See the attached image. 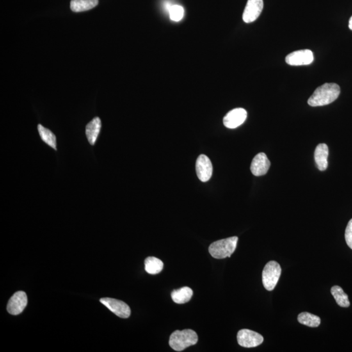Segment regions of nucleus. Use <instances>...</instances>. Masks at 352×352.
<instances>
[{"mask_svg": "<svg viewBox=\"0 0 352 352\" xmlns=\"http://www.w3.org/2000/svg\"><path fill=\"white\" fill-rule=\"evenodd\" d=\"M340 86L335 83H326L315 90L308 100V104L311 107H322L330 104L339 97Z\"/></svg>", "mask_w": 352, "mask_h": 352, "instance_id": "f257e3e1", "label": "nucleus"}, {"mask_svg": "<svg viewBox=\"0 0 352 352\" xmlns=\"http://www.w3.org/2000/svg\"><path fill=\"white\" fill-rule=\"evenodd\" d=\"M345 239L349 248L352 249V219L349 221L345 231Z\"/></svg>", "mask_w": 352, "mask_h": 352, "instance_id": "4be33fe9", "label": "nucleus"}, {"mask_svg": "<svg viewBox=\"0 0 352 352\" xmlns=\"http://www.w3.org/2000/svg\"><path fill=\"white\" fill-rule=\"evenodd\" d=\"M193 295V290L189 287H185L179 290H174L171 294L173 302L184 304L189 302Z\"/></svg>", "mask_w": 352, "mask_h": 352, "instance_id": "2eb2a0df", "label": "nucleus"}, {"mask_svg": "<svg viewBox=\"0 0 352 352\" xmlns=\"http://www.w3.org/2000/svg\"><path fill=\"white\" fill-rule=\"evenodd\" d=\"M27 304V298L26 293L22 291L17 292L9 299L7 310L9 314L18 315L23 312Z\"/></svg>", "mask_w": 352, "mask_h": 352, "instance_id": "9d476101", "label": "nucleus"}, {"mask_svg": "<svg viewBox=\"0 0 352 352\" xmlns=\"http://www.w3.org/2000/svg\"><path fill=\"white\" fill-rule=\"evenodd\" d=\"M237 339L240 346L244 348H254L259 346L264 342V338L261 335L247 329L239 331Z\"/></svg>", "mask_w": 352, "mask_h": 352, "instance_id": "39448f33", "label": "nucleus"}, {"mask_svg": "<svg viewBox=\"0 0 352 352\" xmlns=\"http://www.w3.org/2000/svg\"><path fill=\"white\" fill-rule=\"evenodd\" d=\"M38 129L41 140L50 147H51L52 149L57 151L56 137L53 132L41 124L38 125Z\"/></svg>", "mask_w": 352, "mask_h": 352, "instance_id": "f3484780", "label": "nucleus"}, {"mask_svg": "<svg viewBox=\"0 0 352 352\" xmlns=\"http://www.w3.org/2000/svg\"><path fill=\"white\" fill-rule=\"evenodd\" d=\"M238 237L236 236L219 240L210 244L209 252L216 259L230 257L236 249Z\"/></svg>", "mask_w": 352, "mask_h": 352, "instance_id": "7ed1b4c3", "label": "nucleus"}, {"mask_svg": "<svg viewBox=\"0 0 352 352\" xmlns=\"http://www.w3.org/2000/svg\"><path fill=\"white\" fill-rule=\"evenodd\" d=\"M264 8L263 0H248L243 14V20L245 23H251L257 19Z\"/></svg>", "mask_w": 352, "mask_h": 352, "instance_id": "9b49d317", "label": "nucleus"}, {"mask_svg": "<svg viewBox=\"0 0 352 352\" xmlns=\"http://www.w3.org/2000/svg\"><path fill=\"white\" fill-rule=\"evenodd\" d=\"M196 170L198 179L206 182L212 178L213 166L211 161L205 155H200L196 160Z\"/></svg>", "mask_w": 352, "mask_h": 352, "instance_id": "1a4fd4ad", "label": "nucleus"}, {"mask_svg": "<svg viewBox=\"0 0 352 352\" xmlns=\"http://www.w3.org/2000/svg\"><path fill=\"white\" fill-rule=\"evenodd\" d=\"M329 148L326 144H320L315 150L314 159L318 168L321 171L326 170L328 166Z\"/></svg>", "mask_w": 352, "mask_h": 352, "instance_id": "ddd939ff", "label": "nucleus"}, {"mask_svg": "<svg viewBox=\"0 0 352 352\" xmlns=\"http://www.w3.org/2000/svg\"><path fill=\"white\" fill-rule=\"evenodd\" d=\"M101 121L100 118L96 117L93 119L86 127V135L89 143L91 146H94L99 136L101 130Z\"/></svg>", "mask_w": 352, "mask_h": 352, "instance_id": "4468645a", "label": "nucleus"}, {"mask_svg": "<svg viewBox=\"0 0 352 352\" xmlns=\"http://www.w3.org/2000/svg\"><path fill=\"white\" fill-rule=\"evenodd\" d=\"M298 321L299 323L303 325L310 327V328H317L321 323L320 317L309 312H301L298 315Z\"/></svg>", "mask_w": 352, "mask_h": 352, "instance_id": "aec40b11", "label": "nucleus"}, {"mask_svg": "<svg viewBox=\"0 0 352 352\" xmlns=\"http://www.w3.org/2000/svg\"><path fill=\"white\" fill-rule=\"evenodd\" d=\"M331 293L340 307L344 308L349 307L350 303H349L348 295L345 293L341 287L339 286H334L331 288Z\"/></svg>", "mask_w": 352, "mask_h": 352, "instance_id": "a211bd4d", "label": "nucleus"}, {"mask_svg": "<svg viewBox=\"0 0 352 352\" xmlns=\"http://www.w3.org/2000/svg\"><path fill=\"white\" fill-rule=\"evenodd\" d=\"M281 275V267L275 261H270L265 266L262 272V283L265 289L272 291L275 289Z\"/></svg>", "mask_w": 352, "mask_h": 352, "instance_id": "20e7f679", "label": "nucleus"}, {"mask_svg": "<svg viewBox=\"0 0 352 352\" xmlns=\"http://www.w3.org/2000/svg\"><path fill=\"white\" fill-rule=\"evenodd\" d=\"M164 267L163 262L159 258L150 257L145 260V269L151 275L161 273Z\"/></svg>", "mask_w": 352, "mask_h": 352, "instance_id": "6ab92c4d", "label": "nucleus"}, {"mask_svg": "<svg viewBox=\"0 0 352 352\" xmlns=\"http://www.w3.org/2000/svg\"><path fill=\"white\" fill-rule=\"evenodd\" d=\"M198 337L192 330H176L170 335L169 345L173 350L182 351L198 342Z\"/></svg>", "mask_w": 352, "mask_h": 352, "instance_id": "f03ea898", "label": "nucleus"}, {"mask_svg": "<svg viewBox=\"0 0 352 352\" xmlns=\"http://www.w3.org/2000/svg\"><path fill=\"white\" fill-rule=\"evenodd\" d=\"M313 61L314 55L311 50L308 49L292 52L286 57V62L290 65H307L312 63Z\"/></svg>", "mask_w": 352, "mask_h": 352, "instance_id": "0eeeda50", "label": "nucleus"}, {"mask_svg": "<svg viewBox=\"0 0 352 352\" xmlns=\"http://www.w3.org/2000/svg\"><path fill=\"white\" fill-rule=\"evenodd\" d=\"M349 28L351 30H352V17L349 20Z\"/></svg>", "mask_w": 352, "mask_h": 352, "instance_id": "5701e85b", "label": "nucleus"}, {"mask_svg": "<svg viewBox=\"0 0 352 352\" xmlns=\"http://www.w3.org/2000/svg\"><path fill=\"white\" fill-rule=\"evenodd\" d=\"M169 12H170V19L173 21L179 22L184 17V9L182 6H178V5L171 6L169 9Z\"/></svg>", "mask_w": 352, "mask_h": 352, "instance_id": "412c9836", "label": "nucleus"}, {"mask_svg": "<svg viewBox=\"0 0 352 352\" xmlns=\"http://www.w3.org/2000/svg\"><path fill=\"white\" fill-rule=\"evenodd\" d=\"M270 166V161L267 158L266 154L260 153L253 159L251 165V172L255 176L264 175L266 174Z\"/></svg>", "mask_w": 352, "mask_h": 352, "instance_id": "f8f14e48", "label": "nucleus"}, {"mask_svg": "<svg viewBox=\"0 0 352 352\" xmlns=\"http://www.w3.org/2000/svg\"><path fill=\"white\" fill-rule=\"evenodd\" d=\"M248 113L241 108L235 109L228 113L223 119L224 125L228 129H235L245 122Z\"/></svg>", "mask_w": 352, "mask_h": 352, "instance_id": "6e6552de", "label": "nucleus"}, {"mask_svg": "<svg viewBox=\"0 0 352 352\" xmlns=\"http://www.w3.org/2000/svg\"><path fill=\"white\" fill-rule=\"evenodd\" d=\"M99 4V0H72L71 9L75 13L84 12L94 8Z\"/></svg>", "mask_w": 352, "mask_h": 352, "instance_id": "dca6fc26", "label": "nucleus"}, {"mask_svg": "<svg viewBox=\"0 0 352 352\" xmlns=\"http://www.w3.org/2000/svg\"><path fill=\"white\" fill-rule=\"evenodd\" d=\"M100 301L116 316L122 319H127L131 315V308L122 301L113 298H104L100 299Z\"/></svg>", "mask_w": 352, "mask_h": 352, "instance_id": "423d86ee", "label": "nucleus"}]
</instances>
